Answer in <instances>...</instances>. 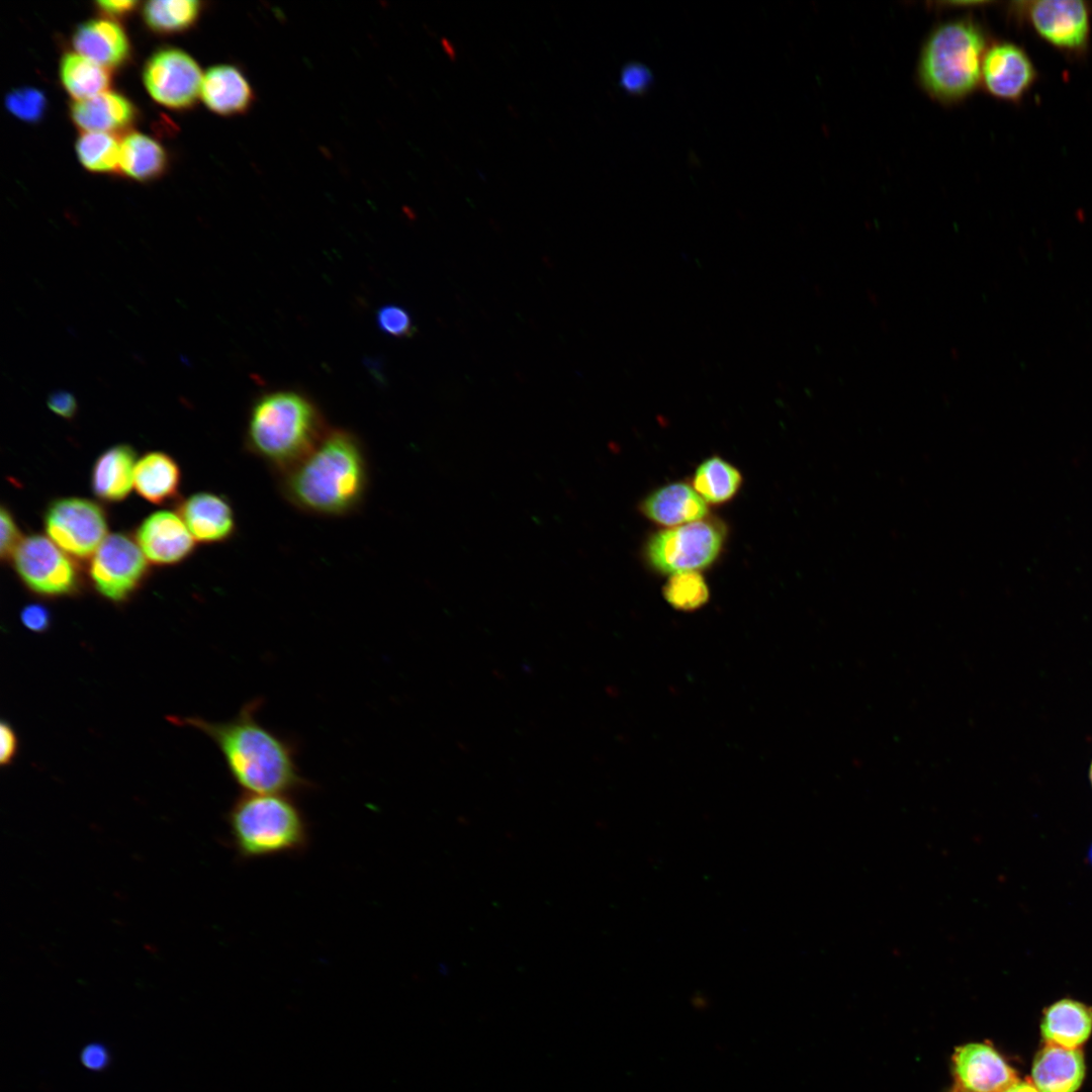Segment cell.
Listing matches in <instances>:
<instances>
[{"mask_svg":"<svg viewBox=\"0 0 1092 1092\" xmlns=\"http://www.w3.org/2000/svg\"><path fill=\"white\" fill-rule=\"evenodd\" d=\"M376 323L381 332L395 338H408L416 332L410 312L395 304L380 307L376 313Z\"/></svg>","mask_w":1092,"mask_h":1092,"instance_id":"4dcf8cb0","label":"cell"},{"mask_svg":"<svg viewBox=\"0 0 1092 1092\" xmlns=\"http://www.w3.org/2000/svg\"><path fill=\"white\" fill-rule=\"evenodd\" d=\"M148 562L140 546L123 534L108 535L92 555L89 574L106 599L122 601L140 585Z\"/></svg>","mask_w":1092,"mask_h":1092,"instance_id":"9c48e42d","label":"cell"},{"mask_svg":"<svg viewBox=\"0 0 1092 1092\" xmlns=\"http://www.w3.org/2000/svg\"><path fill=\"white\" fill-rule=\"evenodd\" d=\"M202 79L198 64L178 49L155 53L144 70V82L153 99L174 109L187 108L196 102Z\"/></svg>","mask_w":1092,"mask_h":1092,"instance_id":"8fae6325","label":"cell"},{"mask_svg":"<svg viewBox=\"0 0 1092 1092\" xmlns=\"http://www.w3.org/2000/svg\"><path fill=\"white\" fill-rule=\"evenodd\" d=\"M134 451L127 445L107 449L96 460L91 476L94 493L106 502H120L133 486Z\"/></svg>","mask_w":1092,"mask_h":1092,"instance_id":"7402d4cb","label":"cell"},{"mask_svg":"<svg viewBox=\"0 0 1092 1092\" xmlns=\"http://www.w3.org/2000/svg\"><path fill=\"white\" fill-rule=\"evenodd\" d=\"M47 404L53 413L67 420L75 417L78 407L75 396L64 389L52 391L48 396Z\"/></svg>","mask_w":1092,"mask_h":1092,"instance_id":"836d02e7","label":"cell"},{"mask_svg":"<svg viewBox=\"0 0 1092 1092\" xmlns=\"http://www.w3.org/2000/svg\"><path fill=\"white\" fill-rule=\"evenodd\" d=\"M200 95L212 112L224 116L243 114L255 101L250 81L233 65L209 68L203 75Z\"/></svg>","mask_w":1092,"mask_h":1092,"instance_id":"2e32d148","label":"cell"},{"mask_svg":"<svg viewBox=\"0 0 1092 1092\" xmlns=\"http://www.w3.org/2000/svg\"><path fill=\"white\" fill-rule=\"evenodd\" d=\"M167 158L164 149L153 139L128 133L120 142L119 168L127 176L146 181L162 174Z\"/></svg>","mask_w":1092,"mask_h":1092,"instance_id":"cb8c5ba5","label":"cell"},{"mask_svg":"<svg viewBox=\"0 0 1092 1092\" xmlns=\"http://www.w3.org/2000/svg\"><path fill=\"white\" fill-rule=\"evenodd\" d=\"M5 105L9 112L24 121H37L42 116L47 100L41 91L33 88L15 89L8 93Z\"/></svg>","mask_w":1092,"mask_h":1092,"instance_id":"f546056e","label":"cell"},{"mask_svg":"<svg viewBox=\"0 0 1092 1092\" xmlns=\"http://www.w3.org/2000/svg\"><path fill=\"white\" fill-rule=\"evenodd\" d=\"M76 152L90 171L110 172L119 167L120 143L112 133L84 131L77 140Z\"/></svg>","mask_w":1092,"mask_h":1092,"instance_id":"83f0119b","label":"cell"},{"mask_svg":"<svg viewBox=\"0 0 1092 1092\" xmlns=\"http://www.w3.org/2000/svg\"><path fill=\"white\" fill-rule=\"evenodd\" d=\"M50 539L67 554L77 558L92 556L107 537V523L95 503L66 497L54 502L44 517Z\"/></svg>","mask_w":1092,"mask_h":1092,"instance_id":"ba28073f","label":"cell"},{"mask_svg":"<svg viewBox=\"0 0 1092 1092\" xmlns=\"http://www.w3.org/2000/svg\"><path fill=\"white\" fill-rule=\"evenodd\" d=\"M74 123L85 131L107 132L125 128L134 118L132 104L122 95L105 91L71 106Z\"/></svg>","mask_w":1092,"mask_h":1092,"instance_id":"ffe728a7","label":"cell"},{"mask_svg":"<svg viewBox=\"0 0 1092 1092\" xmlns=\"http://www.w3.org/2000/svg\"><path fill=\"white\" fill-rule=\"evenodd\" d=\"M1037 77L1036 69L1019 46L997 41L988 47L981 70V84L993 97L1018 102L1030 90Z\"/></svg>","mask_w":1092,"mask_h":1092,"instance_id":"7c38bea8","label":"cell"},{"mask_svg":"<svg viewBox=\"0 0 1092 1092\" xmlns=\"http://www.w3.org/2000/svg\"><path fill=\"white\" fill-rule=\"evenodd\" d=\"M228 824L242 859L300 854L310 841L306 817L292 795L244 793L231 807Z\"/></svg>","mask_w":1092,"mask_h":1092,"instance_id":"5b68a950","label":"cell"},{"mask_svg":"<svg viewBox=\"0 0 1092 1092\" xmlns=\"http://www.w3.org/2000/svg\"><path fill=\"white\" fill-rule=\"evenodd\" d=\"M0 521V553L2 559H6L13 556L22 540H20L19 531L13 520V517L5 508L1 509Z\"/></svg>","mask_w":1092,"mask_h":1092,"instance_id":"d6a6232c","label":"cell"},{"mask_svg":"<svg viewBox=\"0 0 1092 1092\" xmlns=\"http://www.w3.org/2000/svg\"><path fill=\"white\" fill-rule=\"evenodd\" d=\"M653 75L649 68L638 62H630L622 67L619 84L620 87L631 95H643L653 83Z\"/></svg>","mask_w":1092,"mask_h":1092,"instance_id":"1f68e13d","label":"cell"},{"mask_svg":"<svg viewBox=\"0 0 1092 1092\" xmlns=\"http://www.w3.org/2000/svg\"><path fill=\"white\" fill-rule=\"evenodd\" d=\"M180 512L195 541L219 543L229 540L236 531L233 508L221 495L212 492L192 494L183 503Z\"/></svg>","mask_w":1092,"mask_h":1092,"instance_id":"9a60e30c","label":"cell"},{"mask_svg":"<svg viewBox=\"0 0 1092 1092\" xmlns=\"http://www.w3.org/2000/svg\"><path fill=\"white\" fill-rule=\"evenodd\" d=\"M60 77L65 89L76 100L107 91L111 80L108 69L77 53L62 58Z\"/></svg>","mask_w":1092,"mask_h":1092,"instance_id":"d4e9b609","label":"cell"},{"mask_svg":"<svg viewBox=\"0 0 1092 1092\" xmlns=\"http://www.w3.org/2000/svg\"><path fill=\"white\" fill-rule=\"evenodd\" d=\"M642 511L652 521L664 526L693 523L707 514L704 498L681 482L662 486L642 504Z\"/></svg>","mask_w":1092,"mask_h":1092,"instance_id":"d6986e66","label":"cell"},{"mask_svg":"<svg viewBox=\"0 0 1092 1092\" xmlns=\"http://www.w3.org/2000/svg\"><path fill=\"white\" fill-rule=\"evenodd\" d=\"M666 600L674 607L692 609L701 606L708 599V587L704 578L695 571L674 573L664 586Z\"/></svg>","mask_w":1092,"mask_h":1092,"instance_id":"f1b7e54d","label":"cell"},{"mask_svg":"<svg viewBox=\"0 0 1092 1092\" xmlns=\"http://www.w3.org/2000/svg\"><path fill=\"white\" fill-rule=\"evenodd\" d=\"M200 10L201 3L195 0H154L145 4L143 15L153 30L172 33L193 25Z\"/></svg>","mask_w":1092,"mask_h":1092,"instance_id":"4316f807","label":"cell"},{"mask_svg":"<svg viewBox=\"0 0 1092 1092\" xmlns=\"http://www.w3.org/2000/svg\"><path fill=\"white\" fill-rule=\"evenodd\" d=\"M741 483L739 471L719 457L704 461L694 477V489L710 503L730 499Z\"/></svg>","mask_w":1092,"mask_h":1092,"instance_id":"484cf974","label":"cell"},{"mask_svg":"<svg viewBox=\"0 0 1092 1092\" xmlns=\"http://www.w3.org/2000/svg\"><path fill=\"white\" fill-rule=\"evenodd\" d=\"M179 482V467L174 459L165 453H148L135 464L133 486L150 503L163 504L173 497Z\"/></svg>","mask_w":1092,"mask_h":1092,"instance_id":"603a6c76","label":"cell"},{"mask_svg":"<svg viewBox=\"0 0 1092 1092\" xmlns=\"http://www.w3.org/2000/svg\"><path fill=\"white\" fill-rule=\"evenodd\" d=\"M81 1061L90 1070H101L108 1063V1054L102 1044L89 1043L82 1051Z\"/></svg>","mask_w":1092,"mask_h":1092,"instance_id":"8d00e7d4","label":"cell"},{"mask_svg":"<svg viewBox=\"0 0 1092 1092\" xmlns=\"http://www.w3.org/2000/svg\"><path fill=\"white\" fill-rule=\"evenodd\" d=\"M1041 1030L1048 1043L1077 1049L1092 1030V1009L1081 1002L1062 999L1045 1010Z\"/></svg>","mask_w":1092,"mask_h":1092,"instance_id":"44dd1931","label":"cell"},{"mask_svg":"<svg viewBox=\"0 0 1092 1092\" xmlns=\"http://www.w3.org/2000/svg\"><path fill=\"white\" fill-rule=\"evenodd\" d=\"M954 1074L959 1092H1003L1018 1079L990 1045L969 1043L957 1049Z\"/></svg>","mask_w":1092,"mask_h":1092,"instance_id":"4fadbf2b","label":"cell"},{"mask_svg":"<svg viewBox=\"0 0 1092 1092\" xmlns=\"http://www.w3.org/2000/svg\"><path fill=\"white\" fill-rule=\"evenodd\" d=\"M1085 1074L1083 1055L1078 1049L1048 1043L1036 1056L1032 1080L1039 1092H1076Z\"/></svg>","mask_w":1092,"mask_h":1092,"instance_id":"e0dca14e","label":"cell"},{"mask_svg":"<svg viewBox=\"0 0 1092 1092\" xmlns=\"http://www.w3.org/2000/svg\"><path fill=\"white\" fill-rule=\"evenodd\" d=\"M979 23L959 18L937 25L925 39L917 75L927 94L944 104L970 96L981 84V70L988 49Z\"/></svg>","mask_w":1092,"mask_h":1092,"instance_id":"277c9868","label":"cell"},{"mask_svg":"<svg viewBox=\"0 0 1092 1092\" xmlns=\"http://www.w3.org/2000/svg\"><path fill=\"white\" fill-rule=\"evenodd\" d=\"M721 545L722 534L718 528L696 521L652 536L647 545V557L660 572L695 571L711 564Z\"/></svg>","mask_w":1092,"mask_h":1092,"instance_id":"8992f818","label":"cell"},{"mask_svg":"<svg viewBox=\"0 0 1092 1092\" xmlns=\"http://www.w3.org/2000/svg\"><path fill=\"white\" fill-rule=\"evenodd\" d=\"M1017 15L1024 16L1034 31L1055 49L1081 56L1088 49L1091 7L1080 0H1036L1015 2Z\"/></svg>","mask_w":1092,"mask_h":1092,"instance_id":"52a82bcc","label":"cell"},{"mask_svg":"<svg viewBox=\"0 0 1092 1092\" xmlns=\"http://www.w3.org/2000/svg\"><path fill=\"white\" fill-rule=\"evenodd\" d=\"M1003 1092H1039L1034 1085L1027 1082L1017 1081L1015 1084L1008 1087Z\"/></svg>","mask_w":1092,"mask_h":1092,"instance_id":"f35d334b","label":"cell"},{"mask_svg":"<svg viewBox=\"0 0 1092 1092\" xmlns=\"http://www.w3.org/2000/svg\"><path fill=\"white\" fill-rule=\"evenodd\" d=\"M285 500L321 517H345L361 508L369 486L364 445L351 431L329 429L298 463L276 475Z\"/></svg>","mask_w":1092,"mask_h":1092,"instance_id":"6da1fadb","label":"cell"},{"mask_svg":"<svg viewBox=\"0 0 1092 1092\" xmlns=\"http://www.w3.org/2000/svg\"><path fill=\"white\" fill-rule=\"evenodd\" d=\"M14 566L22 581L42 596L72 593L78 577L73 562L57 544L41 535L23 539L13 554Z\"/></svg>","mask_w":1092,"mask_h":1092,"instance_id":"30bf717a","label":"cell"},{"mask_svg":"<svg viewBox=\"0 0 1092 1092\" xmlns=\"http://www.w3.org/2000/svg\"><path fill=\"white\" fill-rule=\"evenodd\" d=\"M1090 779H1091V782H1092V765H1091V770H1090Z\"/></svg>","mask_w":1092,"mask_h":1092,"instance_id":"ab89813d","label":"cell"},{"mask_svg":"<svg viewBox=\"0 0 1092 1092\" xmlns=\"http://www.w3.org/2000/svg\"><path fill=\"white\" fill-rule=\"evenodd\" d=\"M136 541L148 560L162 565L183 560L195 544L182 518L169 511L145 519L136 531Z\"/></svg>","mask_w":1092,"mask_h":1092,"instance_id":"5bb4252c","label":"cell"},{"mask_svg":"<svg viewBox=\"0 0 1092 1092\" xmlns=\"http://www.w3.org/2000/svg\"><path fill=\"white\" fill-rule=\"evenodd\" d=\"M73 46L77 54L108 70L123 64L129 54L124 30L109 19H92L81 24L73 35Z\"/></svg>","mask_w":1092,"mask_h":1092,"instance_id":"ac0fdd59","label":"cell"},{"mask_svg":"<svg viewBox=\"0 0 1092 1092\" xmlns=\"http://www.w3.org/2000/svg\"><path fill=\"white\" fill-rule=\"evenodd\" d=\"M328 430L321 411L307 396L276 390L261 395L252 405L245 444L277 475L303 459Z\"/></svg>","mask_w":1092,"mask_h":1092,"instance_id":"3957f363","label":"cell"},{"mask_svg":"<svg viewBox=\"0 0 1092 1092\" xmlns=\"http://www.w3.org/2000/svg\"><path fill=\"white\" fill-rule=\"evenodd\" d=\"M17 749V738L9 723L2 721L0 725V762L8 764L14 757Z\"/></svg>","mask_w":1092,"mask_h":1092,"instance_id":"d590c367","label":"cell"},{"mask_svg":"<svg viewBox=\"0 0 1092 1092\" xmlns=\"http://www.w3.org/2000/svg\"><path fill=\"white\" fill-rule=\"evenodd\" d=\"M138 2L131 0H102L96 2L99 10L112 16L125 15L132 11Z\"/></svg>","mask_w":1092,"mask_h":1092,"instance_id":"74e56055","label":"cell"},{"mask_svg":"<svg viewBox=\"0 0 1092 1092\" xmlns=\"http://www.w3.org/2000/svg\"><path fill=\"white\" fill-rule=\"evenodd\" d=\"M262 705L261 698L252 699L225 722L189 721L217 745L244 793L292 795L312 789L300 772L295 745L257 719Z\"/></svg>","mask_w":1092,"mask_h":1092,"instance_id":"7a4b0ae2","label":"cell"},{"mask_svg":"<svg viewBox=\"0 0 1092 1092\" xmlns=\"http://www.w3.org/2000/svg\"><path fill=\"white\" fill-rule=\"evenodd\" d=\"M1090 858H1091V861H1092V848L1090 850Z\"/></svg>","mask_w":1092,"mask_h":1092,"instance_id":"60d3db41","label":"cell"},{"mask_svg":"<svg viewBox=\"0 0 1092 1092\" xmlns=\"http://www.w3.org/2000/svg\"><path fill=\"white\" fill-rule=\"evenodd\" d=\"M20 619L22 624L30 631L42 632L49 628L51 617L49 610L44 606L31 604L22 609Z\"/></svg>","mask_w":1092,"mask_h":1092,"instance_id":"e575fe53","label":"cell"}]
</instances>
